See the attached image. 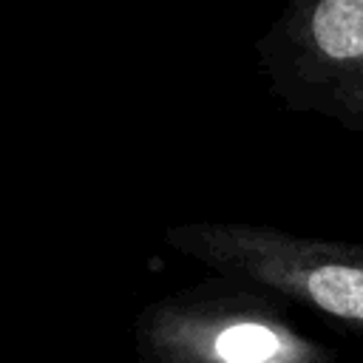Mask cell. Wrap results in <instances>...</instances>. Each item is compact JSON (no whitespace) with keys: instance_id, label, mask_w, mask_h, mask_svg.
Here are the masks:
<instances>
[{"instance_id":"6da1fadb","label":"cell","mask_w":363,"mask_h":363,"mask_svg":"<svg viewBox=\"0 0 363 363\" xmlns=\"http://www.w3.org/2000/svg\"><path fill=\"white\" fill-rule=\"evenodd\" d=\"M139 363H337V352L295 326L284 301L213 278L150 301L133 320Z\"/></svg>"},{"instance_id":"7a4b0ae2","label":"cell","mask_w":363,"mask_h":363,"mask_svg":"<svg viewBox=\"0 0 363 363\" xmlns=\"http://www.w3.org/2000/svg\"><path fill=\"white\" fill-rule=\"evenodd\" d=\"M164 244L218 278L301 303L363 337V241L312 238L244 221H184L164 230Z\"/></svg>"},{"instance_id":"3957f363","label":"cell","mask_w":363,"mask_h":363,"mask_svg":"<svg viewBox=\"0 0 363 363\" xmlns=\"http://www.w3.org/2000/svg\"><path fill=\"white\" fill-rule=\"evenodd\" d=\"M269 94L292 113L363 136V0H295L255 43Z\"/></svg>"}]
</instances>
